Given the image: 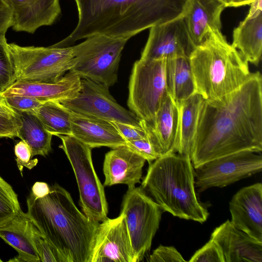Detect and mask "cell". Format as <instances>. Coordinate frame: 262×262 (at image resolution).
Wrapping results in <instances>:
<instances>
[{
    "mask_svg": "<svg viewBox=\"0 0 262 262\" xmlns=\"http://www.w3.org/2000/svg\"><path fill=\"white\" fill-rule=\"evenodd\" d=\"M12 13L13 30L34 33L52 25L61 14L59 0H6Z\"/></svg>",
    "mask_w": 262,
    "mask_h": 262,
    "instance_id": "d6986e66",
    "label": "cell"
},
{
    "mask_svg": "<svg viewBox=\"0 0 262 262\" xmlns=\"http://www.w3.org/2000/svg\"><path fill=\"white\" fill-rule=\"evenodd\" d=\"M254 0H230L228 7H240L250 5Z\"/></svg>",
    "mask_w": 262,
    "mask_h": 262,
    "instance_id": "7bdbcfd3",
    "label": "cell"
},
{
    "mask_svg": "<svg viewBox=\"0 0 262 262\" xmlns=\"http://www.w3.org/2000/svg\"><path fill=\"white\" fill-rule=\"evenodd\" d=\"M203 100L202 97L195 93L177 102L179 116L177 152L179 154L191 156Z\"/></svg>",
    "mask_w": 262,
    "mask_h": 262,
    "instance_id": "484cf974",
    "label": "cell"
},
{
    "mask_svg": "<svg viewBox=\"0 0 262 262\" xmlns=\"http://www.w3.org/2000/svg\"><path fill=\"white\" fill-rule=\"evenodd\" d=\"M73 170L79 192V204L84 214L96 224L107 217L108 204L103 185L95 170L92 148L72 136L58 135Z\"/></svg>",
    "mask_w": 262,
    "mask_h": 262,
    "instance_id": "52a82bcc",
    "label": "cell"
},
{
    "mask_svg": "<svg viewBox=\"0 0 262 262\" xmlns=\"http://www.w3.org/2000/svg\"><path fill=\"white\" fill-rule=\"evenodd\" d=\"M220 1L222 2L224 4H225L226 7H228L229 6L230 1V0H220Z\"/></svg>",
    "mask_w": 262,
    "mask_h": 262,
    "instance_id": "ee69618b",
    "label": "cell"
},
{
    "mask_svg": "<svg viewBox=\"0 0 262 262\" xmlns=\"http://www.w3.org/2000/svg\"><path fill=\"white\" fill-rule=\"evenodd\" d=\"M70 119L71 136L92 149L103 146L112 149L126 144L125 141L110 121L72 111Z\"/></svg>",
    "mask_w": 262,
    "mask_h": 262,
    "instance_id": "7402d4cb",
    "label": "cell"
},
{
    "mask_svg": "<svg viewBox=\"0 0 262 262\" xmlns=\"http://www.w3.org/2000/svg\"><path fill=\"white\" fill-rule=\"evenodd\" d=\"M260 152L241 151L206 162L194 168V185L199 192L224 187L260 172Z\"/></svg>",
    "mask_w": 262,
    "mask_h": 262,
    "instance_id": "8fae6325",
    "label": "cell"
},
{
    "mask_svg": "<svg viewBox=\"0 0 262 262\" xmlns=\"http://www.w3.org/2000/svg\"><path fill=\"white\" fill-rule=\"evenodd\" d=\"M61 103L69 111L81 115L142 127L141 119L118 103L108 88L90 79H81L77 96Z\"/></svg>",
    "mask_w": 262,
    "mask_h": 262,
    "instance_id": "7c38bea8",
    "label": "cell"
},
{
    "mask_svg": "<svg viewBox=\"0 0 262 262\" xmlns=\"http://www.w3.org/2000/svg\"><path fill=\"white\" fill-rule=\"evenodd\" d=\"M150 262H185L180 252L172 246L160 245L155 249L149 258Z\"/></svg>",
    "mask_w": 262,
    "mask_h": 262,
    "instance_id": "e575fe53",
    "label": "cell"
},
{
    "mask_svg": "<svg viewBox=\"0 0 262 262\" xmlns=\"http://www.w3.org/2000/svg\"><path fill=\"white\" fill-rule=\"evenodd\" d=\"M31 238L40 262H66L58 251L45 238L31 220Z\"/></svg>",
    "mask_w": 262,
    "mask_h": 262,
    "instance_id": "4dcf8cb0",
    "label": "cell"
},
{
    "mask_svg": "<svg viewBox=\"0 0 262 262\" xmlns=\"http://www.w3.org/2000/svg\"><path fill=\"white\" fill-rule=\"evenodd\" d=\"M20 126L19 118L0 114V138L18 137Z\"/></svg>",
    "mask_w": 262,
    "mask_h": 262,
    "instance_id": "8d00e7d4",
    "label": "cell"
},
{
    "mask_svg": "<svg viewBox=\"0 0 262 262\" xmlns=\"http://www.w3.org/2000/svg\"><path fill=\"white\" fill-rule=\"evenodd\" d=\"M14 153L17 165L21 175L24 167L30 170L38 163L37 159H31L30 148L24 141H19L15 145Z\"/></svg>",
    "mask_w": 262,
    "mask_h": 262,
    "instance_id": "836d02e7",
    "label": "cell"
},
{
    "mask_svg": "<svg viewBox=\"0 0 262 262\" xmlns=\"http://www.w3.org/2000/svg\"><path fill=\"white\" fill-rule=\"evenodd\" d=\"M210 238L220 246L224 262H262V242L237 229L229 220L216 227Z\"/></svg>",
    "mask_w": 262,
    "mask_h": 262,
    "instance_id": "ffe728a7",
    "label": "cell"
},
{
    "mask_svg": "<svg viewBox=\"0 0 262 262\" xmlns=\"http://www.w3.org/2000/svg\"><path fill=\"white\" fill-rule=\"evenodd\" d=\"M262 151V77L258 72L216 100L203 99L190 158L194 168L235 152Z\"/></svg>",
    "mask_w": 262,
    "mask_h": 262,
    "instance_id": "6da1fadb",
    "label": "cell"
},
{
    "mask_svg": "<svg viewBox=\"0 0 262 262\" xmlns=\"http://www.w3.org/2000/svg\"><path fill=\"white\" fill-rule=\"evenodd\" d=\"M165 75L167 92L177 102L184 100L196 93L188 57L166 58Z\"/></svg>",
    "mask_w": 262,
    "mask_h": 262,
    "instance_id": "d4e9b609",
    "label": "cell"
},
{
    "mask_svg": "<svg viewBox=\"0 0 262 262\" xmlns=\"http://www.w3.org/2000/svg\"><path fill=\"white\" fill-rule=\"evenodd\" d=\"M78 21L66 38L52 45L72 46L96 34L131 37L180 16L187 0H75Z\"/></svg>",
    "mask_w": 262,
    "mask_h": 262,
    "instance_id": "7a4b0ae2",
    "label": "cell"
},
{
    "mask_svg": "<svg viewBox=\"0 0 262 262\" xmlns=\"http://www.w3.org/2000/svg\"><path fill=\"white\" fill-rule=\"evenodd\" d=\"M49 191L50 186L47 183L36 182L32 187L30 193L36 198H42L47 195Z\"/></svg>",
    "mask_w": 262,
    "mask_h": 262,
    "instance_id": "ab89813d",
    "label": "cell"
},
{
    "mask_svg": "<svg viewBox=\"0 0 262 262\" xmlns=\"http://www.w3.org/2000/svg\"><path fill=\"white\" fill-rule=\"evenodd\" d=\"M16 80L52 82L59 80L72 68V46L48 47L8 43Z\"/></svg>",
    "mask_w": 262,
    "mask_h": 262,
    "instance_id": "ba28073f",
    "label": "cell"
},
{
    "mask_svg": "<svg viewBox=\"0 0 262 262\" xmlns=\"http://www.w3.org/2000/svg\"><path fill=\"white\" fill-rule=\"evenodd\" d=\"M30 223L27 213L21 210L12 220L0 227V237L18 254L9 261L40 262L31 238Z\"/></svg>",
    "mask_w": 262,
    "mask_h": 262,
    "instance_id": "603a6c76",
    "label": "cell"
},
{
    "mask_svg": "<svg viewBox=\"0 0 262 262\" xmlns=\"http://www.w3.org/2000/svg\"><path fill=\"white\" fill-rule=\"evenodd\" d=\"M179 116L178 103L168 94L158 110L151 124L141 120V127L160 157L177 152Z\"/></svg>",
    "mask_w": 262,
    "mask_h": 262,
    "instance_id": "ac0fdd59",
    "label": "cell"
},
{
    "mask_svg": "<svg viewBox=\"0 0 262 262\" xmlns=\"http://www.w3.org/2000/svg\"><path fill=\"white\" fill-rule=\"evenodd\" d=\"M145 161L126 145L112 148L104 157L103 186L122 184L126 185L128 188L135 187L140 183Z\"/></svg>",
    "mask_w": 262,
    "mask_h": 262,
    "instance_id": "44dd1931",
    "label": "cell"
},
{
    "mask_svg": "<svg viewBox=\"0 0 262 262\" xmlns=\"http://www.w3.org/2000/svg\"><path fill=\"white\" fill-rule=\"evenodd\" d=\"M90 262H135L122 213L98 225Z\"/></svg>",
    "mask_w": 262,
    "mask_h": 262,
    "instance_id": "5bb4252c",
    "label": "cell"
},
{
    "mask_svg": "<svg viewBox=\"0 0 262 262\" xmlns=\"http://www.w3.org/2000/svg\"><path fill=\"white\" fill-rule=\"evenodd\" d=\"M250 5V9L246 17H252L262 12V0H254Z\"/></svg>",
    "mask_w": 262,
    "mask_h": 262,
    "instance_id": "b9f144b4",
    "label": "cell"
},
{
    "mask_svg": "<svg viewBox=\"0 0 262 262\" xmlns=\"http://www.w3.org/2000/svg\"><path fill=\"white\" fill-rule=\"evenodd\" d=\"M84 39L72 46L74 61L69 71L109 89L117 81L122 52L129 39L96 34Z\"/></svg>",
    "mask_w": 262,
    "mask_h": 262,
    "instance_id": "8992f818",
    "label": "cell"
},
{
    "mask_svg": "<svg viewBox=\"0 0 262 262\" xmlns=\"http://www.w3.org/2000/svg\"><path fill=\"white\" fill-rule=\"evenodd\" d=\"M195 48L183 17L152 26L140 58L154 60L176 56L189 57Z\"/></svg>",
    "mask_w": 262,
    "mask_h": 262,
    "instance_id": "4fadbf2b",
    "label": "cell"
},
{
    "mask_svg": "<svg viewBox=\"0 0 262 262\" xmlns=\"http://www.w3.org/2000/svg\"><path fill=\"white\" fill-rule=\"evenodd\" d=\"M0 114L16 118H18L17 112L7 103L5 97L0 94Z\"/></svg>",
    "mask_w": 262,
    "mask_h": 262,
    "instance_id": "60d3db41",
    "label": "cell"
},
{
    "mask_svg": "<svg viewBox=\"0 0 262 262\" xmlns=\"http://www.w3.org/2000/svg\"><path fill=\"white\" fill-rule=\"evenodd\" d=\"M5 98L9 105L17 112L32 113L45 103L37 99L25 96H8Z\"/></svg>",
    "mask_w": 262,
    "mask_h": 262,
    "instance_id": "d590c367",
    "label": "cell"
},
{
    "mask_svg": "<svg viewBox=\"0 0 262 262\" xmlns=\"http://www.w3.org/2000/svg\"><path fill=\"white\" fill-rule=\"evenodd\" d=\"M12 13L6 0H0V33L6 34L11 27Z\"/></svg>",
    "mask_w": 262,
    "mask_h": 262,
    "instance_id": "f35d334b",
    "label": "cell"
},
{
    "mask_svg": "<svg viewBox=\"0 0 262 262\" xmlns=\"http://www.w3.org/2000/svg\"><path fill=\"white\" fill-rule=\"evenodd\" d=\"M27 215L66 262H90L99 224L78 209L70 193L58 184L49 193L27 199Z\"/></svg>",
    "mask_w": 262,
    "mask_h": 262,
    "instance_id": "3957f363",
    "label": "cell"
},
{
    "mask_svg": "<svg viewBox=\"0 0 262 262\" xmlns=\"http://www.w3.org/2000/svg\"><path fill=\"white\" fill-rule=\"evenodd\" d=\"M196 93L204 100L220 99L235 91L251 75L248 62L222 31H212L189 57Z\"/></svg>",
    "mask_w": 262,
    "mask_h": 262,
    "instance_id": "5b68a950",
    "label": "cell"
},
{
    "mask_svg": "<svg viewBox=\"0 0 262 262\" xmlns=\"http://www.w3.org/2000/svg\"><path fill=\"white\" fill-rule=\"evenodd\" d=\"M81 84L80 77L75 73L69 71L55 82L16 80L1 95L4 97L25 96L43 102L61 103L76 98L80 90Z\"/></svg>",
    "mask_w": 262,
    "mask_h": 262,
    "instance_id": "2e32d148",
    "label": "cell"
},
{
    "mask_svg": "<svg viewBox=\"0 0 262 262\" xmlns=\"http://www.w3.org/2000/svg\"><path fill=\"white\" fill-rule=\"evenodd\" d=\"M231 45L248 62L259 64L262 54V12L240 22L233 31Z\"/></svg>",
    "mask_w": 262,
    "mask_h": 262,
    "instance_id": "cb8c5ba5",
    "label": "cell"
},
{
    "mask_svg": "<svg viewBox=\"0 0 262 262\" xmlns=\"http://www.w3.org/2000/svg\"><path fill=\"white\" fill-rule=\"evenodd\" d=\"M20 121L18 137L25 142L31 150L32 158L36 155L46 156L52 150L53 135L45 127L33 113L17 112Z\"/></svg>",
    "mask_w": 262,
    "mask_h": 262,
    "instance_id": "4316f807",
    "label": "cell"
},
{
    "mask_svg": "<svg viewBox=\"0 0 262 262\" xmlns=\"http://www.w3.org/2000/svg\"><path fill=\"white\" fill-rule=\"evenodd\" d=\"M115 127L125 142L145 137L146 134L142 127L134 126L117 121H110Z\"/></svg>",
    "mask_w": 262,
    "mask_h": 262,
    "instance_id": "74e56055",
    "label": "cell"
},
{
    "mask_svg": "<svg viewBox=\"0 0 262 262\" xmlns=\"http://www.w3.org/2000/svg\"><path fill=\"white\" fill-rule=\"evenodd\" d=\"M16 81L15 67L5 34L0 33V94Z\"/></svg>",
    "mask_w": 262,
    "mask_h": 262,
    "instance_id": "f546056e",
    "label": "cell"
},
{
    "mask_svg": "<svg viewBox=\"0 0 262 262\" xmlns=\"http://www.w3.org/2000/svg\"><path fill=\"white\" fill-rule=\"evenodd\" d=\"M231 223L237 229L262 242V184L239 189L229 203Z\"/></svg>",
    "mask_w": 262,
    "mask_h": 262,
    "instance_id": "9a60e30c",
    "label": "cell"
},
{
    "mask_svg": "<svg viewBox=\"0 0 262 262\" xmlns=\"http://www.w3.org/2000/svg\"><path fill=\"white\" fill-rule=\"evenodd\" d=\"M190 262H224L222 251L217 243L210 238L188 260Z\"/></svg>",
    "mask_w": 262,
    "mask_h": 262,
    "instance_id": "1f68e13d",
    "label": "cell"
},
{
    "mask_svg": "<svg viewBox=\"0 0 262 262\" xmlns=\"http://www.w3.org/2000/svg\"><path fill=\"white\" fill-rule=\"evenodd\" d=\"M21 210L17 194L0 176V227L12 220Z\"/></svg>",
    "mask_w": 262,
    "mask_h": 262,
    "instance_id": "f1b7e54d",
    "label": "cell"
},
{
    "mask_svg": "<svg viewBox=\"0 0 262 262\" xmlns=\"http://www.w3.org/2000/svg\"><path fill=\"white\" fill-rule=\"evenodd\" d=\"M226 7L220 0H187L181 15L195 47L212 31H221V14Z\"/></svg>",
    "mask_w": 262,
    "mask_h": 262,
    "instance_id": "e0dca14e",
    "label": "cell"
},
{
    "mask_svg": "<svg viewBox=\"0 0 262 262\" xmlns=\"http://www.w3.org/2000/svg\"><path fill=\"white\" fill-rule=\"evenodd\" d=\"M32 113L53 135L71 136L70 111L61 103L46 102Z\"/></svg>",
    "mask_w": 262,
    "mask_h": 262,
    "instance_id": "83f0119b",
    "label": "cell"
},
{
    "mask_svg": "<svg viewBox=\"0 0 262 262\" xmlns=\"http://www.w3.org/2000/svg\"><path fill=\"white\" fill-rule=\"evenodd\" d=\"M163 210L141 187L128 188L121 212L124 215L135 261H141L150 250Z\"/></svg>",
    "mask_w": 262,
    "mask_h": 262,
    "instance_id": "30bf717a",
    "label": "cell"
},
{
    "mask_svg": "<svg viewBox=\"0 0 262 262\" xmlns=\"http://www.w3.org/2000/svg\"><path fill=\"white\" fill-rule=\"evenodd\" d=\"M125 145L143 157L149 164L160 157L147 135L139 139L126 142Z\"/></svg>",
    "mask_w": 262,
    "mask_h": 262,
    "instance_id": "d6a6232c",
    "label": "cell"
},
{
    "mask_svg": "<svg viewBox=\"0 0 262 262\" xmlns=\"http://www.w3.org/2000/svg\"><path fill=\"white\" fill-rule=\"evenodd\" d=\"M166 58L134 63L129 78L127 106L140 119L150 124L168 95L165 75Z\"/></svg>",
    "mask_w": 262,
    "mask_h": 262,
    "instance_id": "9c48e42d",
    "label": "cell"
},
{
    "mask_svg": "<svg viewBox=\"0 0 262 262\" xmlns=\"http://www.w3.org/2000/svg\"><path fill=\"white\" fill-rule=\"evenodd\" d=\"M141 188L163 211L200 223L207 220L209 212L196 195L189 156L172 152L158 158L149 164Z\"/></svg>",
    "mask_w": 262,
    "mask_h": 262,
    "instance_id": "277c9868",
    "label": "cell"
}]
</instances>
